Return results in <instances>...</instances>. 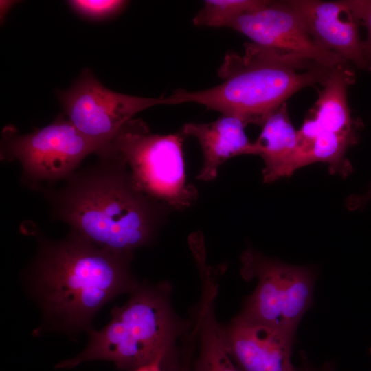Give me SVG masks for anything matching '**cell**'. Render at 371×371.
Returning <instances> with one entry per match:
<instances>
[{
  "mask_svg": "<svg viewBox=\"0 0 371 371\" xmlns=\"http://www.w3.org/2000/svg\"><path fill=\"white\" fill-rule=\"evenodd\" d=\"M52 217L104 249L120 254L150 245L171 211L141 192L111 148L76 170L63 186L43 189Z\"/></svg>",
  "mask_w": 371,
  "mask_h": 371,
  "instance_id": "obj_1",
  "label": "cell"
},
{
  "mask_svg": "<svg viewBox=\"0 0 371 371\" xmlns=\"http://www.w3.org/2000/svg\"><path fill=\"white\" fill-rule=\"evenodd\" d=\"M133 254L100 248L69 231L60 240L42 239L32 278L47 315L67 329H87L114 297L137 286L130 269Z\"/></svg>",
  "mask_w": 371,
  "mask_h": 371,
  "instance_id": "obj_2",
  "label": "cell"
},
{
  "mask_svg": "<svg viewBox=\"0 0 371 371\" xmlns=\"http://www.w3.org/2000/svg\"><path fill=\"white\" fill-rule=\"evenodd\" d=\"M243 46L241 54H225L218 69L221 83L199 91L176 89L168 104L196 103L236 117L246 126L262 127L289 98L304 87L324 85L334 69L252 42Z\"/></svg>",
  "mask_w": 371,
  "mask_h": 371,
  "instance_id": "obj_3",
  "label": "cell"
},
{
  "mask_svg": "<svg viewBox=\"0 0 371 371\" xmlns=\"http://www.w3.org/2000/svg\"><path fill=\"white\" fill-rule=\"evenodd\" d=\"M169 292L165 284L138 286L124 306L113 308L111 319L104 328L90 330L85 350L58 367L70 368L84 361L100 359L133 371L165 357L180 334Z\"/></svg>",
  "mask_w": 371,
  "mask_h": 371,
  "instance_id": "obj_4",
  "label": "cell"
},
{
  "mask_svg": "<svg viewBox=\"0 0 371 371\" xmlns=\"http://www.w3.org/2000/svg\"><path fill=\"white\" fill-rule=\"evenodd\" d=\"M185 137L181 131L154 133L144 121L132 118L111 144L125 161L136 187L171 212L188 209L198 199L197 188L186 178Z\"/></svg>",
  "mask_w": 371,
  "mask_h": 371,
  "instance_id": "obj_5",
  "label": "cell"
},
{
  "mask_svg": "<svg viewBox=\"0 0 371 371\" xmlns=\"http://www.w3.org/2000/svg\"><path fill=\"white\" fill-rule=\"evenodd\" d=\"M241 262L243 278H256L258 283L234 319L295 337L313 302L316 276L313 268L285 263L251 248L243 253Z\"/></svg>",
  "mask_w": 371,
  "mask_h": 371,
  "instance_id": "obj_6",
  "label": "cell"
},
{
  "mask_svg": "<svg viewBox=\"0 0 371 371\" xmlns=\"http://www.w3.org/2000/svg\"><path fill=\"white\" fill-rule=\"evenodd\" d=\"M0 151L1 161L19 164L23 183L39 191L64 181L87 156L93 153L99 156L101 153L100 148L78 131L65 114L27 134L19 133L12 126H5Z\"/></svg>",
  "mask_w": 371,
  "mask_h": 371,
  "instance_id": "obj_7",
  "label": "cell"
},
{
  "mask_svg": "<svg viewBox=\"0 0 371 371\" xmlns=\"http://www.w3.org/2000/svg\"><path fill=\"white\" fill-rule=\"evenodd\" d=\"M58 98L69 121L101 150L107 153L121 128L137 113L150 107L168 104L167 97L146 98L113 91L85 70L68 90Z\"/></svg>",
  "mask_w": 371,
  "mask_h": 371,
  "instance_id": "obj_8",
  "label": "cell"
},
{
  "mask_svg": "<svg viewBox=\"0 0 371 371\" xmlns=\"http://www.w3.org/2000/svg\"><path fill=\"white\" fill-rule=\"evenodd\" d=\"M227 27L260 46L311 59L330 69L350 65L314 42L287 1L265 0L259 7L237 16Z\"/></svg>",
  "mask_w": 371,
  "mask_h": 371,
  "instance_id": "obj_9",
  "label": "cell"
},
{
  "mask_svg": "<svg viewBox=\"0 0 371 371\" xmlns=\"http://www.w3.org/2000/svg\"><path fill=\"white\" fill-rule=\"evenodd\" d=\"M314 42L322 49L335 54L359 69H366L360 23L347 0L325 1L289 0Z\"/></svg>",
  "mask_w": 371,
  "mask_h": 371,
  "instance_id": "obj_10",
  "label": "cell"
},
{
  "mask_svg": "<svg viewBox=\"0 0 371 371\" xmlns=\"http://www.w3.org/2000/svg\"><path fill=\"white\" fill-rule=\"evenodd\" d=\"M222 328L225 348L239 371H299L291 361L295 337L234 319Z\"/></svg>",
  "mask_w": 371,
  "mask_h": 371,
  "instance_id": "obj_11",
  "label": "cell"
},
{
  "mask_svg": "<svg viewBox=\"0 0 371 371\" xmlns=\"http://www.w3.org/2000/svg\"><path fill=\"white\" fill-rule=\"evenodd\" d=\"M246 126L239 119L222 115L207 123L185 124L180 131L186 137H195L202 149L203 163L196 179L214 181L219 167L227 159L242 155H254V143L245 133Z\"/></svg>",
  "mask_w": 371,
  "mask_h": 371,
  "instance_id": "obj_12",
  "label": "cell"
},
{
  "mask_svg": "<svg viewBox=\"0 0 371 371\" xmlns=\"http://www.w3.org/2000/svg\"><path fill=\"white\" fill-rule=\"evenodd\" d=\"M201 280V297L192 329L197 355L191 371H239L225 348L222 326L215 316L219 278L206 273Z\"/></svg>",
  "mask_w": 371,
  "mask_h": 371,
  "instance_id": "obj_13",
  "label": "cell"
},
{
  "mask_svg": "<svg viewBox=\"0 0 371 371\" xmlns=\"http://www.w3.org/2000/svg\"><path fill=\"white\" fill-rule=\"evenodd\" d=\"M262 128L254 143V155H259L265 164L263 181L272 183L290 177L297 170L298 131L291 122L286 102L267 119Z\"/></svg>",
  "mask_w": 371,
  "mask_h": 371,
  "instance_id": "obj_14",
  "label": "cell"
},
{
  "mask_svg": "<svg viewBox=\"0 0 371 371\" xmlns=\"http://www.w3.org/2000/svg\"><path fill=\"white\" fill-rule=\"evenodd\" d=\"M357 132L336 133L323 131L307 117L298 130L297 169L316 162L326 163L330 173L346 175L350 170L348 149L357 142Z\"/></svg>",
  "mask_w": 371,
  "mask_h": 371,
  "instance_id": "obj_15",
  "label": "cell"
},
{
  "mask_svg": "<svg viewBox=\"0 0 371 371\" xmlns=\"http://www.w3.org/2000/svg\"><path fill=\"white\" fill-rule=\"evenodd\" d=\"M355 80L350 65L332 71L310 117L319 128L336 133L357 132L359 123L352 119L347 100L348 88Z\"/></svg>",
  "mask_w": 371,
  "mask_h": 371,
  "instance_id": "obj_16",
  "label": "cell"
},
{
  "mask_svg": "<svg viewBox=\"0 0 371 371\" xmlns=\"http://www.w3.org/2000/svg\"><path fill=\"white\" fill-rule=\"evenodd\" d=\"M264 1L205 0L192 21L196 26L227 27L237 16L259 7Z\"/></svg>",
  "mask_w": 371,
  "mask_h": 371,
  "instance_id": "obj_17",
  "label": "cell"
},
{
  "mask_svg": "<svg viewBox=\"0 0 371 371\" xmlns=\"http://www.w3.org/2000/svg\"><path fill=\"white\" fill-rule=\"evenodd\" d=\"M69 4L78 12L94 19L111 16L119 12L126 3L120 0H74Z\"/></svg>",
  "mask_w": 371,
  "mask_h": 371,
  "instance_id": "obj_18",
  "label": "cell"
},
{
  "mask_svg": "<svg viewBox=\"0 0 371 371\" xmlns=\"http://www.w3.org/2000/svg\"><path fill=\"white\" fill-rule=\"evenodd\" d=\"M347 2L360 25L366 28V38L363 41V52L367 70L371 71V0H347Z\"/></svg>",
  "mask_w": 371,
  "mask_h": 371,
  "instance_id": "obj_19",
  "label": "cell"
},
{
  "mask_svg": "<svg viewBox=\"0 0 371 371\" xmlns=\"http://www.w3.org/2000/svg\"><path fill=\"white\" fill-rule=\"evenodd\" d=\"M164 357L159 358L155 361L138 368L133 371H163L162 363Z\"/></svg>",
  "mask_w": 371,
  "mask_h": 371,
  "instance_id": "obj_20",
  "label": "cell"
},
{
  "mask_svg": "<svg viewBox=\"0 0 371 371\" xmlns=\"http://www.w3.org/2000/svg\"><path fill=\"white\" fill-rule=\"evenodd\" d=\"M302 371H335L334 368L328 364L327 366H324L319 370H310V369H305Z\"/></svg>",
  "mask_w": 371,
  "mask_h": 371,
  "instance_id": "obj_21",
  "label": "cell"
},
{
  "mask_svg": "<svg viewBox=\"0 0 371 371\" xmlns=\"http://www.w3.org/2000/svg\"><path fill=\"white\" fill-rule=\"evenodd\" d=\"M370 198H371V188H370L369 192L365 196L364 199L363 200V201H364L366 199H368Z\"/></svg>",
  "mask_w": 371,
  "mask_h": 371,
  "instance_id": "obj_22",
  "label": "cell"
}]
</instances>
